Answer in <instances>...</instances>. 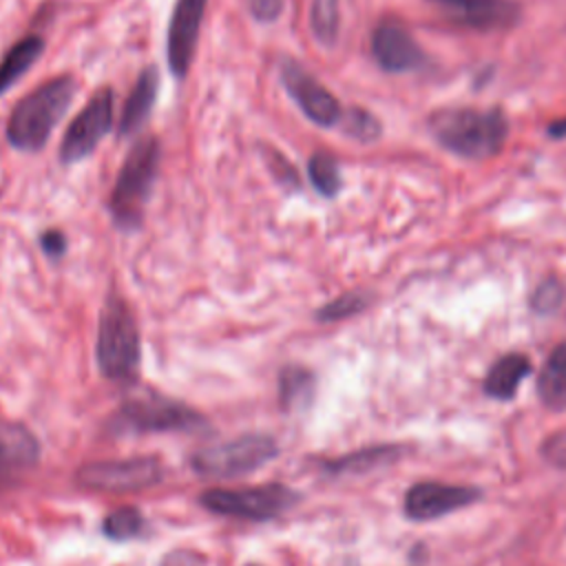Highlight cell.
Instances as JSON below:
<instances>
[{"label": "cell", "instance_id": "obj_16", "mask_svg": "<svg viewBox=\"0 0 566 566\" xmlns=\"http://www.w3.org/2000/svg\"><path fill=\"white\" fill-rule=\"evenodd\" d=\"M159 91V71L157 66H146L139 77L135 80V86L128 93V99L124 104L122 117H119V135L130 137L135 135L148 119L155 99Z\"/></svg>", "mask_w": 566, "mask_h": 566}, {"label": "cell", "instance_id": "obj_2", "mask_svg": "<svg viewBox=\"0 0 566 566\" xmlns=\"http://www.w3.org/2000/svg\"><path fill=\"white\" fill-rule=\"evenodd\" d=\"M431 135L451 153L486 159L502 150L509 122L497 108H442L429 119Z\"/></svg>", "mask_w": 566, "mask_h": 566}, {"label": "cell", "instance_id": "obj_29", "mask_svg": "<svg viewBox=\"0 0 566 566\" xmlns=\"http://www.w3.org/2000/svg\"><path fill=\"white\" fill-rule=\"evenodd\" d=\"M248 2H250L252 18L259 20L261 24H272L283 13V0H248Z\"/></svg>", "mask_w": 566, "mask_h": 566}, {"label": "cell", "instance_id": "obj_13", "mask_svg": "<svg viewBox=\"0 0 566 566\" xmlns=\"http://www.w3.org/2000/svg\"><path fill=\"white\" fill-rule=\"evenodd\" d=\"M371 55L378 62V66L389 73H405L418 69L424 60L409 29L394 18H387L376 24L371 33Z\"/></svg>", "mask_w": 566, "mask_h": 566}, {"label": "cell", "instance_id": "obj_31", "mask_svg": "<svg viewBox=\"0 0 566 566\" xmlns=\"http://www.w3.org/2000/svg\"><path fill=\"white\" fill-rule=\"evenodd\" d=\"M546 135H548V137H555V139L566 137V117L551 122V124L546 126Z\"/></svg>", "mask_w": 566, "mask_h": 566}, {"label": "cell", "instance_id": "obj_8", "mask_svg": "<svg viewBox=\"0 0 566 566\" xmlns=\"http://www.w3.org/2000/svg\"><path fill=\"white\" fill-rule=\"evenodd\" d=\"M164 475V469L157 458L139 455L126 460H104L88 462L77 469V484L88 491L99 493H126L139 491L157 484Z\"/></svg>", "mask_w": 566, "mask_h": 566}, {"label": "cell", "instance_id": "obj_3", "mask_svg": "<svg viewBox=\"0 0 566 566\" xmlns=\"http://www.w3.org/2000/svg\"><path fill=\"white\" fill-rule=\"evenodd\" d=\"M159 155V142L150 135L137 139L128 150L108 199V210L117 228L135 230L142 226L144 208L157 177Z\"/></svg>", "mask_w": 566, "mask_h": 566}, {"label": "cell", "instance_id": "obj_27", "mask_svg": "<svg viewBox=\"0 0 566 566\" xmlns=\"http://www.w3.org/2000/svg\"><path fill=\"white\" fill-rule=\"evenodd\" d=\"M562 301H564V285L557 279H546L535 287L531 296V307L539 314H551L562 305Z\"/></svg>", "mask_w": 566, "mask_h": 566}, {"label": "cell", "instance_id": "obj_10", "mask_svg": "<svg viewBox=\"0 0 566 566\" xmlns=\"http://www.w3.org/2000/svg\"><path fill=\"white\" fill-rule=\"evenodd\" d=\"M281 80L290 97L303 111V115L316 126L329 128L343 119V108L332 91H327L312 73H307L294 60H287L281 69Z\"/></svg>", "mask_w": 566, "mask_h": 566}, {"label": "cell", "instance_id": "obj_12", "mask_svg": "<svg viewBox=\"0 0 566 566\" xmlns=\"http://www.w3.org/2000/svg\"><path fill=\"white\" fill-rule=\"evenodd\" d=\"M480 491L473 486L442 484V482H418L405 493V513L411 520H436L451 511L473 504Z\"/></svg>", "mask_w": 566, "mask_h": 566}, {"label": "cell", "instance_id": "obj_19", "mask_svg": "<svg viewBox=\"0 0 566 566\" xmlns=\"http://www.w3.org/2000/svg\"><path fill=\"white\" fill-rule=\"evenodd\" d=\"M44 40L40 35L20 38L0 60V95L9 91L42 55Z\"/></svg>", "mask_w": 566, "mask_h": 566}, {"label": "cell", "instance_id": "obj_18", "mask_svg": "<svg viewBox=\"0 0 566 566\" xmlns=\"http://www.w3.org/2000/svg\"><path fill=\"white\" fill-rule=\"evenodd\" d=\"M537 394L544 407L553 411L566 409V343H559L548 354L537 376Z\"/></svg>", "mask_w": 566, "mask_h": 566}, {"label": "cell", "instance_id": "obj_14", "mask_svg": "<svg viewBox=\"0 0 566 566\" xmlns=\"http://www.w3.org/2000/svg\"><path fill=\"white\" fill-rule=\"evenodd\" d=\"M38 458V438L18 422L0 420V486L29 471Z\"/></svg>", "mask_w": 566, "mask_h": 566}, {"label": "cell", "instance_id": "obj_17", "mask_svg": "<svg viewBox=\"0 0 566 566\" xmlns=\"http://www.w3.org/2000/svg\"><path fill=\"white\" fill-rule=\"evenodd\" d=\"M528 371H531V360L524 354H506L491 365L484 378V391L491 398L511 400L520 382L528 376Z\"/></svg>", "mask_w": 566, "mask_h": 566}, {"label": "cell", "instance_id": "obj_26", "mask_svg": "<svg viewBox=\"0 0 566 566\" xmlns=\"http://www.w3.org/2000/svg\"><path fill=\"white\" fill-rule=\"evenodd\" d=\"M340 122H343V130L358 142H374L380 137V122L363 108H352L343 113Z\"/></svg>", "mask_w": 566, "mask_h": 566}, {"label": "cell", "instance_id": "obj_1", "mask_svg": "<svg viewBox=\"0 0 566 566\" xmlns=\"http://www.w3.org/2000/svg\"><path fill=\"white\" fill-rule=\"evenodd\" d=\"M75 80L60 75L22 97L7 119V142L27 153L40 150L75 97Z\"/></svg>", "mask_w": 566, "mask_h": 566}, {"label": "cell", "instance_id": "obj_20", "mask_svg": "<svg viewBox=\"0 0 566 566\" xmlns=\"http://www.w3.org/2000/svg\"><path fill=\"white\" fill-rule=\"evenodd\" d=\"M400 453H402V447H394V444L367 447V449H360V451H354L349 455H343V458H336V460L327 462L325 469L332 471V473H358V471H367V469H374L378 464L391 462Z\"/></svg>", "mask_w": 566, "mask_h": 566}, {"label": "cell", "instance_id": "obj_9", "mask_svg": "<svg viewBox=\"0 0 566 566\" xmlns=\"http://www.w3.org/2000/svg\"><path fill=\"white\" fill-rule=\"evenodd\" d=\"M111 128H113V91L104 86L93 93L86 106L69 124L64 139L60 144L62 164L71 166L86 159L97 148V144L111 133Z\"/></svg>", "mask_w": 566, "mask_h": 566}, {"label": "cell", "instance_id": "obj_6", "mask_svg": "<svg viewBox=\"0 0 566 566\" xmlns=\"http://www.w3.org/2000/svg\"><path fill=\"white\" fill-rule=\"evenodd\" d=\"M298 502V493L285 484H256L239 489H208L201 493V504L226 517L263 522L283 515Z\"/></svg>", "mask_w": 566, "mask_h": 566}, {"label": "cell", "instance_id": "obj_5", "mask_svg": "<svg viewBox=\"0 0 566 566\" xmlns=\"http://www.w3.org/2000/svg\"><path fill=\"white\" fill-rule=\"evenodd\" d=\"M279 453L276 440L265 433H243L192 453V469L206 478H234L265 467Z\"/></svg>", "mask_w": 566, "mask_h": 566}, {"label": "cell", "instance_id": "obj_21", "mask_svg": "<svg viewBox=\"0 0 566 566\" xmlns=\"http://www.w3.org/2000/svg\"><path fill=\"white\" fill-rule=\"evenodd\" d=\"M340 0H312L310 9V27L314 38L323 46H334L338 40V27H340Z\"/></svg>", "mask_w": 566, "mask_h": 566}, {"label": "cell", "instance_id": "obj_7", "mask_svg": "<svg viewBox=\"0 0 566 566\" xmlns=\"http://www.w3.org/2000/svg\"><path fill=\"white\" fill-rule=\"evenodd\" d=\"M117 422H119L117 427H126L128 431H139V433L197 431L206 427V420L201 413L157 394L135 396L126 400L122 405Z\"/></svg>", "mask_w": 566, "mask_h": 566}, {"label": "cell", "instance_id": "obj_24", "mask_svg": "<svg viewBox=\"0 0 566 566\" xmlns=\"http://www.w3.org/2000/svg\"><path fill=\"white\" fill-rule=\"evenodd\" d=\"M102 528H104V535L111 537V539H117V542L133 539L142 533L144 517L133 506H119V509H115L113 513L106 515Z\"/></svg>", "mask_w": 566, "mask_h": 566}, {"label": "cell", "instance_id": "obj_30", "mask_svg": "<svg viewBox=\"0 0 566 566\" xmlns=\"http://www.w3.org/2000/svg\"><path fill=\"white\" fill-rule=\"evenodd\" d=\"M40 245L51 259H60L66 252V239L60 230H46L40 234Z\"/></svg>", "mask_w": 566, "mask_h": 566}, {"label": "cell", "instance_id": "obj_25", "mask_svg": "<svg viewBox=\"0 0 566 566\" xmlns=\"http://www.w3.org/2000/svg\"><path fill=\"white\" fill-rule=\"evenodd\" d=\"M367 303H369V296H365L363 292H347V294L336 296L327 305H323L316 312V318L318 321H340V318L363 312L367 307Z\"/></svg>", "mask_w": 566, "mask_h": 566}, {"label": "cell", "instance_id": "obj_15", "mask_svg": "<svg viewBox=\"0 0 566 566\" xmlns=\"http://www.w3.org/2000/svg\"><path fill=\"white\" fill-rule=\"evenodd\" d=\"M447 9L460 24L473 29H506L517 20L513 0H433Z\"/></svg>", "mask_w": 566, "mask_h": 566}, {"label": "cell", "instance_id": "obj_28", "mask_svg": "<svg viewBox=\"0 0 566 566\" xmlns=\"http://www.w3.org/2000/svg\"><path fill=\"white\" fill-rule=\"evenodd\" d=\"M542 455L548 464L557 469H566V429L551 433L542 442Z\"/></svg>", "mask_w": 566, "mask_h": 566}, {"label": "cell", "instance_id": "obj_22", "mask_svg": "<svg viewBox=\"0 0 566 566\" xmlns=\"http://www.w3.org/2000/svg\"><path fill=\"white\" fill-rule=\"evenodd\" d=\"M281 402L287 409L305 405L314 391V376L305 367H285L279 382Z\"/></svg>", "mask_w": 566, "mask_h": 566}, {"label": "cell", "instance_id": "obj_4", "mask_svg": "<svg viewBox=\"0 0 566 566\" xmlns=\"http://www.w3.org/2000/svg\"><path fill=\"white\" fill-rule=\"evenodd\" d=\"M95 356L99 371L111 380H133L139 367L142 343L135 316L119 294H111L97 325Z\"/></svg>", "mask_w": 566, "mask_h": 566}, {"label": "cell", "instance_id": "obj_11", "mask_svg": "<svg viewBox=\"0 0 566 566\" xmlns=\"http://www.w3.org/2000/svg\"><path fill=\"white\" fill-rule=\"evenodd\" d=\"M208 0H177L166 38V57L175 77H186L197 51L201 20L206 15Z\"/></svg>", "mask_w": 566, "mask_h": 566}, {"label": "cell", "instance_id": "obj_23", "mask_svg": "<svg viewBox=\"0 0 566 566\" xmlns=\"http://www.w3.org/2000/svg\"><path fill=\"white\" fill-rule=\"evenodd\" d=\"M307 175L312 186L316 188V192H321L323 197H334L340 190V168L338 161L329 155V153H314L307 161Z\"/></svg>", "mask_w": 566, "mask_h": 566}]
</instances>
